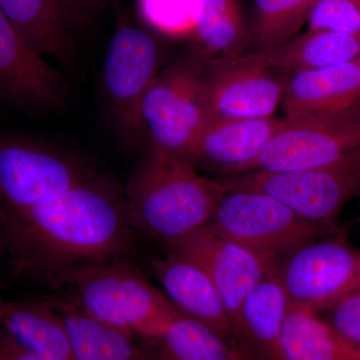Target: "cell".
I'll use <instances>...</instances> for the list:
<instances>
[{
	"mask_svg": "<svg viewBox=\"0 0 360 360\" xmlns=\"http://www.w3.org/2000/svg\"><path fill=\"white\" fill-rule=\"evenodd\" d=\"M135 231L124 189L103 172L0 219V246L13 276L58 290L84 267L129 260Z\"/></svg>",
	"mask_w": 360,
	"mask_h": 360,
	"instance_id": "cell-1",
	"label": "cell"
},
{
	"mask_svg": "<svg viewBox=\"0 0 360 360\" xmlns=\"http://www.w3.org/2000/svg\"><path fill=\"white\" fill-rule=\"evenodd\" d=\"M226 191L191 161L148 148L124 195L135 231L169 246L205 227Z\"/></svg>",
	"mask_w": 360,
	"mask_h": 360,
	"instance_id": "cell-2",
	"label": "cell"
},
{
	"mask_svg": "<svg viewBox=\"0 0 360 360\" xmlns=\"http://www.w3.org/2000/svg\"><path fill=\"white\" fill-rule=\"evenodd\" d=\"M85 314L111 328L155 340L181 315L165 293L129 260L91 265L68 279Z\"/></svg>",
	"mask_w": 360,
	"mask_h": 360,
	"instance_id": "cell-3",
	"label": "cell"
},
{
	"mask_svg": "<svg viewBox=\"0 0 360 360\" xmlns=\"http://www.w3.org/2000/svg\"><path fill=\"white\" fill-rule=\"evenodd\" d=\"M103 172L78 151L22 135H0V219L56 198Z\"/></svg>",
	"mask_w": 360,
	"mask_h": 360,
	"instance_id": "cell-4",
	"label": "cell"
},
{
	"mask_svg": "<svg viewBox=\"0 0 360 360\" xmlns=\"http://www.w3.org/2000/svg\"><path fill=\"white\" fill-rule=\"evenodd\" d=\"M205 59L194 51L174 59L149 86L139 108L141 139L148 148L191 161L210 123L202 84Z\"/></svg>",
	"mask_w": 360,
	"mask_h": 360,
	"instance_id": "cell-5",
	"label": "cell"
},
{
	"mask_svg": "<svg viewBox=\"0 0 360 360\" xmlns=\"http://www.w3.org/2000/svg\"><path fill=\"white\" fill-rule=\"evenodd\" d=\"M206 227L276 262L338 231L300 217L269 194L236 189L226 191Z\"/></svg>",
	"mask_w": 360,
	"mask_h": 360,
	"instance_id": "cell-6",
	"label": "cell"
},
{
	"mask_svg": "<svg viewBox=\"0 0 360 360\" xmlns=\"http://www.w3.org/2000/svg\"><path fill=\"white\" fill-rule=\"evenodd\" d=\"M226 191L266 193L300 217L338 229L343 206L360 198V148L329 165L295 172H251L219 177Z\"/></svg>",
	"mask_w": 360,
	"mask_h": 360,
	"instance_id": "cell-7",
	"label": "cell"
},
{
	"mask_svg": "<svg viewBox=\"0 0 360 360\" xmlns=\"http://www.w3.org/2000/svg\"><path fill=\"white\" fill-rule=\"evenodd\" d=\"M160 42L146 28L120 20L110 39L101 70L108 115L127 146L142 142L139 108L162 65Z\"/></svg>",
	"mask_w": 360,
	"mask_h": 360,
	"instance_id": "cell-8",
	"label": "cell"
},
{
	"mask_svg": "<svg viewBox=\"0 0 360 360\" xmlns=\"http://www.w3.org/2000/svg\"><path fill=\"white\" fill-rule=\"evenodd\" d=\"M345 232L338 229L279 260L276 274L290 305L321 314L360 288V250Z\"/></svg>",
	"mask_w": 360,
	"mask_h": 360,
	"instance_id": "cell-9",
	"label": "cell"
},
{
	"mask_svg": "<svg viewBox=\"0 0 360 360\" xmlns=\"http://www.w3.org/2000/svg\"><path fill=\"white\" fill-rule=\"evenodd\" d=\"M359 148L360 103L335 112L284 118L281 129L239 174L322 167Z\"/></svg>",
	"mask_w": 360,
	"mask_h": 360,
	"instance_id": "cell-10",
	"label": "cell"
},
{
	"mask_svg": "<svg viewBox=\"0 0 360 360\" xmlns=\"http://www.w3.org/2000/svg\"><path fill=\"white\" fill-rule=\"evenodd\" d=\"M240 56L206 58L202 84L210 122L274 116L283 77Z\"/></svg>",
	"mask_w": 360,
	"mask_h": 360,
	"instance_id": "cell-11",
	"label": "cell"
},
{
	"mask_svg": "<svg viewBox=\"0 0 360 360\" xmlns=\"http://www.w3.org/2000/svg\"><path fill=\"white\" fill-rule=\"evenodd\" d=\"M168 248L193 258L205 270L219 293L232 326L251 291L278 264L206 226Z\"/></svg>",
	"mask_w": 360,
	"mask_h": 360,
	"instance_id": "cell-12",
	"label": "cell"
},
{
	"mask_svg": "<svg viewBox=\"0 0 360 360\" xmlns=\"http://www.w3.org/2000/svg\"><path fill=\"white\" fill-rule=\"evenodd\" d=\"M0 101L28 112L63 110V75L47 65L0 9Z\"/></svg>",
	"mask_w": 360,
	"mask_h": 360,
	"instance_id": "cell-13",
	"label": "cell"
},
{
	"mask_svg": "<svg viewBox=\"0 0 360 360\" xmlns=\"http://www.w3.org/2000/svg\"><path fill=\"white\" fill-rule=\"evenodd\" d=\"M290 302L276 269L246 298L226 340L232 360H288L281 333Z\"/></svg>",
	"mask_w": 360,
	"mask_h": 360,
	"instance_id": "cell-14",
	"label": "cell"
},
{
	"mask_svg": "<svg viewBox=\"0 0 360 360\" xmlns=\"http://www.w3.org/2000/svg\"><path fill=\"white\" fill-rule=\"evenodd\" d=\"M151 266L180 314L205 324L226 342L231 335V319L205 270L172 248L163 257L153 258Z\"/></svg>",
	"mask_w": 360,
	"mask_h": 360,
	"instance_id": "cell-15",
	"label": "cell"
},
{
	"mask_svg": "<svg viewBox=\"0 0 360 360\" xmlns=\"http://www.w3.org/2000/svg\"><path fill=\"white\" fill-rule=\"evenodd\" d=\"M283 120L270 117L210 122L194 148L191 161L196 168L231 177L255 160Z\"/></svg>",
	"mask_w": 360,
	"mask_h": 360,
	"instance_id": "cell-16",
	"label": "cell"
},
{
	"mask_svg": "<svg viewBox=\"0 0 360 360\" xmlns=\"http://www.w3.org/2000/svg\"><path fill=\"white\" fill-rule=\"evenodd\" d=\"M360 103V58L340 65L284 72L285 118L335 112Z\"/></svg>",
	"mask_w": 360,
	"mask_h": 360,
	"instance_id": "cell-17",
	"label": "cell"
},
{
	"mask_svg": "<svg viewBox=\"0 0 360 360\" xmlns=\"http://www.w3.org/2000/svg\"><path fill=\"white\" fill-rule=\"evenodd\" d=\"M0 324L37 360H77L54 298L9 302Z\"/></svg>",
	"mask_w": 360,
	"mask_h": 360,
	"instance_id": "cell-18",
	"label": "cell"
},
{
	"mask_svg": "<svg viewBox=\"0 0 360 360\" xmlns=\"http://www.w3.org/2000/svg\"><path fill=\"white\" fill-rule=\"evenodd\" d=\"M239 56L270 70L297 72L340 65L360 58V37L307 30L276 46L255 49Z\"/></svg>",
	"mask_w": 360,
	"mask_h": 360,
	"instance_id": "cell-19",
	"label": "cell"
},
{
	"mask_svg": "<svg viewBox=\"0 0 360 360\" xmlns=\"http://www.w3.org/2000/svg\"><path fill=\"white\" fill-rule=\"evenodd\" d=\"M0 9L37 53L73 65L77 35L56 0H0Z\"/></svg>",
	"mask_w": 360,
	"mask_h": 360,
	"instance_id": "cell-20",
	"label": "cell"
},
{
	"mask_svg": "<svg viewBox=\"0 0 360 360\" xmlns=\"http://www.w3.org/2000/svg\"><path fill=\"white\" fill-rule=\"evenodd\" d=\"M70 336L77 360H146L134 336L96 321L75 300L54 298Z\"/></svg>",
	"mask_w": 360,
	"mask_h": 360,
	"instance_id": "cell-21",
	"label": "cell"
},
{
	"mask_svg": "<svg viewBox=\"0 0 360 360\" xmlns=\"http://www.w3.org/2000/svg\"><path fill=\"white\" fill-rule=\"evenodd\" d=\"M281 341L288 360H360V348L321 314L292 305L284 319Z\"/></svg>",
	"mask_w": 360,
	"mask_h": 360,
	"instance_id": "cell-22",
	"label": "cell"
},
{
	"mask_svg": "<svg viewBox=\"0 0 360 360\" xmlns=\"http://www.w3.org/2000/svg\"><path fill=\"white\" fill-rule=\"evenodd\" d=\"M194 52L203 58H234L250 41L239 0H198Z\"/></svg>",
	"mask_w": 360,
	"mask_h": 360,
	"instance_id": "cell-23",
	"label": "cell"
},
{
	"mask_svg": "<svg viewBox=\"0 0 360 360\" xmlns=\"http://www.w3.org/2000/svg\"><path fill=\"white\" fill-rule=\"evenodd\" d=\"M143 349L146 360H232L221 336L182 314Z\"/></svg>",
	"mask_w": 360,
	"mask_h": 360,
	"instance_id": "cell-24",
	"label": "cell"
},
{
	"mask_svg": "<svg viewBox=\"0 0 360 360\" xmlns=\"http://www.w3.org/2000/svg\"><path fill=\"white\" fill-rule=\"evenodd\" d=\"M316 0H253L255 22L250 40L257 49H270L297 35Z\"/></svg>",
	"mask_w": 360,
	"mask_h": 360,
	"instance_id": "cell-25",
	"label": "cell"
},
{
	"mask_svg": "<svg viewBox=\"0 0 360 360\" xmlns=\"http://www.w3.org/2000/svg\"><path fill=\"white\" fill-rule=\"evenodd\" d=\"M142 20L172 37L193 34L198 0H139Z\"/></svg>",
	"mask_w": 360,
	"mask_h": 360,
	"instance_id": "cell-26",
	"label": "cell"
},
{
	"mask_svg": "<svg viewBox=\"0 0 360 360\" xmlns=\"http://www.w3.org/2000/svg\"><path fill=\"white\" fill-rule=\"evenodd\" d=\"M307 25L310 32L360 37V7L352 0H316Z\"/></svg>",
	"mask_w": 360,
	"mask_h": 360,
	"instance_id": "cell-27",
	"label": "cell"
},
{
	"mask_svg": "<svg viewBox=\"0 0 360 360\" xmlns=\"http://www.w3.org/2000/svg\"><path fill=\"white\" fill-rule=\"evenodd\" d=\"M326 321L345 340L360 348V288L324 311Z\"/></svg>",
	"mask_w": 360,
	"mask_h": 360,
	"instance_id": "cell-28",
	"label": "cell"
},
{
	"mask_svg": "<svg viewBox=\"0 0 360 360\" xmlns=\"http://www.w3.org/2000/svg\"><path fill=\"white\" fill-rule=\"evenodd\" d=\"M56 2L78 35L96 22L108 0H56Z\"/></svg>",
	"mask_w": 360,
	"mask_h": 360,
	"instance_id": "cell-29",
	"label": "cell"
},
{
	"mask_svg": "<svg viewBox=\"0 0 360 360\" xmlns=\"http://www.w3.org/2000/svg\"><path fill=\"white\" fill-rule=\"evenodd\" d=\"M0 360H37L2 328L0 331Z\"/></svg>",
	"mask_w": 360,
	"mask_h": 360,
	"instance_id": "cell-30",
	"label": "cell"
},
{
	"mask_svg": "<svg viewBox=\"0 0 360 360\" xmlns=\"http://www.w3.org/2000/svg\"><path fill=\"white\" fill-rule=\"evenodd\" d=\"M9 302L4 300L1 295H0V322L2 321V319L6 316L7 309H8Z\"/></svg>",
	"mask_w": 360,
	"mask_h": 360,
	"instance_id": "cell-31",
	"label": "cell"
},
{
	"mask_svg": "<svg viewBox=\"0 0 360 360\" xmlns=\"http://www.w3.org/2000/svg\"><path fill=\"white\" fill-rule=\"evenodd\" d=\"M6 262V257H4V251H2L1 246H0V271H1L2 264Z\"/></svg>",
	"mask_w": 360,
	"mask_h": 360,
	"instance_id": "cell-32",
	"label": "cell"
},
{
	"mask_svg": "<svg viewBox=\"0 0 360 360\" xmlns=\"http://www.w3.org/2000/svg\"><path fill=\"white\" fill-rule=\"evenodd\" d=\"M352 1L355 2L360 7V0H352Z\"/></svg>",
	"mask_w": 360,
	"mask_h": 360,
	"instance_id": "cell-33",
	"label": "cell"
},
{
	"mask_svg": "<svg viewBox=\"0 0 360 360\" xmlns=\"http://www.w3.org/2000/svg\"><path fill=\"white\" fill-rule=\"evenodd\" d=\"M359 221L360 222V214H359Z\"/></svg>",
	"mask_w": 360,
	"mask_h": 360,
	"instance_id": "cell-34",
	"label": "cell"
}]
</instances>
